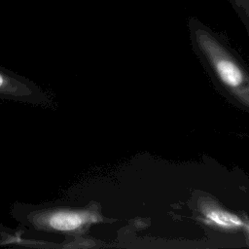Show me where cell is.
I'll return each instance as SVG.
<instances>
[{"label":"cell","instance_id":"obj_1","mask_svg":"<svg viewBox=\"0 0 249 249\" xmlns=\"http://www.w3.org/2000/svg\"><path fill=\"white\" fill-rule=\"evenodd\" d=\"M12 215L30 230L68 236H77L99 219L91 208L60 203L32 205L17 202L13 207Z\"/></svg>","mask_w":249,"mask_h":249},{"label":"cell","instance_id":"obj_2","mask_svg":"<svg viewBox=\"0 0 249 249\" xmlns=\"http://www.w3.org/2000/svg\"><path fill=\"white\" fill-rule=\"evenodd\" d=\"M0 99L53 107V99L37 84L0 65Z\"/></svg>","mask_w":249,"mask_h":249},{"label":"cell","instance_id":"obj_3","mask_svg":"<svg viewBox=\"0 0 249 249\" xmlns=\"http://www.w3.org/2000/svg\"><path fill=\"white\" fill-rule=\"evenodd\" d=\"M197 40L201 49L212 61L221 81L231 88H237L243 82V73L238 65L224 52L221 46L208 34L199 32Z\"/></svg>","mask_w":249,"mask_h":249},{"label":"cell","instance_id":"obj_4","mask_svg":"<svg viewBox=\"0 0 249 249\" xmlns=\"http://www.w3.org/2000/svg\"><path fill=\"white\" fill-rule=\"evenodd\" d=\"M206 210V217L219 227L231 229L242 226V221L235 215H232L218 208H207Z\"/></svg>","mask_w":249,"mask_h":249}]
</instances>
